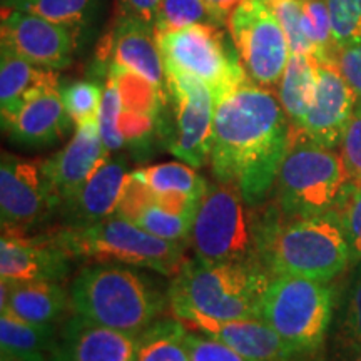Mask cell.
I'll use <instances>...</instances> for the list:
<instances>
[{
    "mask_svg": "<svg viewBox=\"0 0 361 361\" xmlns=\"http://www.w3.org/2000/svg\"><path fill=\"white\" fill-rule=\"evenodd\" d=\"M271 274L258 263L186 259L168 288L169 310L186 326L261 318Z\"/></svg>",
    "mask_w": 361,
    "mask_h": 361,
    "instance_id": "obj_2",
    "label": "cell"
},
{
    "mask_svg": "<svg viewBox=\"0 0 361 361\" xmlns=\"http://www.w3.org/2000/svg\"><path fill=\"white\" fill-rule=\"evenodd\" d=\"M351 186L340 152L293 133L274 191L283 219L311 218L338 209Z\"/></svg>",
    "mask_w": 361,
    "mask_h": 361,
    "instance_id": "obj_6",
    "label": "cell"
},
{
    "mask_svg": "<svg viewBox=\"0 0 361 361\" xmlns=\"http://www.w3.org/2000/svg\"><path fill=\"white\" fill-rule=\"evenodd\" d=\"M186 333V324L174 316L156 319L137 335V361H191Z\"/></svg>",
    "mask_w": 361,
    "mask_h": 361,
    "instance_id": "obj_29",
    "label": "cell"
},
{
    "mask_svg": "<svg viewBox=\"0 0 361 361\" xmlns=\"http://www.w3.org/2000/svg\"><path fill=\"white\" fill-rule=\"evenodd\" d=\"M228 30L251 82L274 89L291 49L278 17L266 0H245L228 19Z\"/></svg>",
    "mask_w": 361,
    "mask_h": 361,
    "instance_id": "obj_10",
    "label": "cell"
},
{
    "mask_svg": "<svg viewBox=\"0 0 361 361\" xmlns=\"http://www.w3.org/2000/svg\"><path fill=\"white\" fill-rule=\"evenodd\" d=\"M128 174L126 157H107L82 188L59 207L64 226H89L116 214Z\"/></svg>",
    "mask_w": 361,
    "mask_h": 361,
    "instance_id": "obj_19",
    "label": "cell"
},
{
    "mask_svg": "<svg viewBox=\"0 0 361 361\" xmlns=\"http://www.w3.org/2000/svg\"><path fill=\"white\" fill-rule=\"evenodd\" d=\"M168 92L174 102L176 134L171 152L191 168H202L211 157L216 99L206 84L184 72L166 69Z\"/></svg>",
    "mask_w": 361,
    "mask_h": 361,
    "instance_id": "obj_11",
    "label": "cell"
},
{
    "mask_svg": "<svg viewBox=\"0 0 361 361\" xmlns=\"http://www.w3.org/2000/svg\"><path fill=\"white\" fill-rule=\"evenodd\" d=\"M61 207L42 173V162L2 154L0 164V221L2 229L25 231L37 228Z\"/></svg>",
    "mask_w": 361,
    "mask_h": 361,
    "instance_id": "obj_12",
    "label": "cell"
},
{
    "mask_svg": "<svg viewBox=\"0 0 361 361\" xmlns=\"http://www.w3.org/2000/svg\"><path fill=\"white\" fill-rule=\"evenodd\" d=\"M107 75L116 80L121 96L119 133L126 142H142L154 133L168 96L142 75L123 67L109 66Z\"/></svg>",
    "mask_w": 361,
    "mask_h": 361,
    "instance_id": "obj_20",
    "label": "cell"
},
{
    "mask_svg": "<svg viewBox=\"0 0 361 361\" xmlns=\"http://www.w3.org/2000/svg\"><path fill=\"white\" fill-rule=\"evenodd\" d=\"M71 256L52 233L29 234L2 229L0 276L7 281H62L71 269Z\"/></svg>",
    "mask_w": 361,
    "mask_h": 361,
    "instance_id": "obj_14",
    "label": "cell"
},
{
    "mask_svg": "<svg viewBox=\"0 0 361 361\" xmlns=\"http://www.w3.org/2000/svg\"><path fill=\"white\" fill-rule=\"evenodd\" d=\"M194 329L223 341L251 361H290L295 358L293 351L263 318H243L224 323L207 322L197 324Z\"/></svg>",
    "mask_w": 361,
    "mask_h": 361,
    "instance_id": "obj_25",
    "label": "cell"
},
{
    "mask_svg": "<svg viewBox=\"0 0 361 361\" xmlns=\"http://www.w3.org/2000/svg\"><path fill=\"white\" fill-rule=\"evenodd\" d=\"M196 24H218L204 0H161L154 22L156 32L186 29Z\"/></svg>",
    "mask_w": 361,
    "mask_h": 361,
    "instance_id": "obj_31",
    "label": "cell"
},
{
    "mask_svg": "<svg viewBox=\"0 0 361 361\" xmlns=\"http://www.w3.org/2000/svg\"><path fill=\"white\" fill-rule=\"evenodd\" d=\"M356 109V96L336 62H319L318 89L300 129L293 130L328 149L341 144L348 123Z\"/></svg>",
    "mask_w": 361,
    "mask_h": 361,
    "instance_id": "obj_15",
    "label": "cell"
},
{
    "mask_svg": "<svg viewBox=\"0 0 361 361\" xmlns=\"http://www.w3.org/2000/svg\"><path fill=\"white\" fill-rule=\"evenodd\" d=\"M52 236L72 259L121 263L164 276H176L186 263L184 243L157 238L119 214L89 226H61Z\"/></svg>",
    "mask_w": 361,
    "mask_h": 361,
    "instance_id": "obj_5",
    "label": "cell"
},
{
    "mask_svg": "<svg viewBox=\"0 0 361 361\" xmlns=\"http://www.w3.org/2000/svg\"><path fill=\"white\" fill-rule=\"evenodd\" d=\"M353 361H361V351H360V353H358V355H356V356H355V358H353Z\"/></svg>",
    "mask_w": 361,
    "mask_h": 361,
    "instance_id": "obj_45",
    "label": "cell"
},
{
    "mask_svg": "<svg viewBox=\"0 0 361 361\" xmlns=\"http://www.w3.org/2000/svg\"><path fill=\"white\" fill-rule=\"evenodd\" d=\"M2 47L39 67L64 69L72 61L74 32L35 13L4 7Z\"/></svg>",
    "mask_w": 361,
    "mask_h": 361,
    "instance_id": "obj_13",
    "label": "cell"
},
{
    "mask_svg": "<svg viewBox=\"0 0 361 361\" xmlns=\"http://www.w3.org/2000/svg\"><path fill=\"white\" fill-rule=\"evenodd\" d=\"M72 311L90 322L137 336L169 308L168 293L128 264L94 263L72 279Z\"/></svg>",
    "mask_w": 361,
    "mask_h": 361,
    "instance_id": "obj_4",
    "label": "cell"
},
{
    "mask_svg": "<svg viewBox=\"0 0 361 361\" xmlns=\"http://www.w3.org/2000/svg\"><path fill=\"white\" fill-rule=\"evenodd\" d=\"M144 231L168 241L186 243L191 238L194 216L178 214L168 209L159 197L142 180L128 174L123 194H121L117 213Z\"/></svg>",
    "mask_w": 361,
    "mask_h": 361,
    "instance_id": "obj_21",
    "label": "cell"
},
{
    "mask_svg": "<svg viewBox=\"0 0 361 361\" xmlns=\"http://www.w3.org/2000/svg\"><path fill=\"white\" fill-rule=\"evenodd\" d=\"M303 24L306 37L313 44L319 62H335L338 49L333 42L331 17L326 0H303Z\"/></svg>",
    "mask_w": 361,
    "mask_h": 361,
    "instance_id": "obj_32",
    "label": "cell"
},
{
    "mask_svg": "<svg viewBox=\"0 0 361 361\" xmlns=\"http://www.w3.org/2000/svg\"><path fill=\"white\" fill-rule=\"evenodd\" d=\"M109 156L97 123L78 126L71 141L42 162V173L62 204L82 188Z\"/></svg>",
    "mask_w": 361,
    "mask_h": 361,
    "instance_id": "obj_18",
    "label": "cell"
},
{
    "mask_svg": "<svg viewBox=\"0 0 361 361\" xmlns=\"http://www.w3.org/2000/svg\"><path fill=\"white\" fill-rule=\"evenodd\" d=\"M92 0H6L4 7L35 13L71 30L79 29Z\"/></svg>",
    "mask_w": 361,
    "mask_h": 361,
    "instance_id": "obj_30",
    "label": "cell"
},
{
    "mask_svg": "<svg viewBox=\"0 0 361 361\" xmlns=\"http://www.w3.org/2000/svg\"><path fill=\"white\" fill-rule=\"evenodd\" d=\"M59 85L54 69H45L2 47L0 59V112L4 129H8L24 104L35 94Z\"/></svg>",
    "mask_w": 361,
    "mask_h": 361,
    "instance_id": "obj_26",
    "label": "cell"
},
{
    "mask_svg": "<svg viewBox=\"0 0 361 361\" xmlns=\"http://www.w3.org/2000/svg\"><path fill=\"white\" fill-rule=\"evenodd\" d=\"M166 69L192 75L214 94L216 104L250 80L233 40L218 24H196L186 29L156 32Z\"/></svg>",
    "mask_w": 361,
    "mask_h": 361,
    "instance_id": "obj_9",
    "label": "cell"
},
{
    "mask_svg": "<svg viewBox=\"0 0 361 361\" xmlns=\"http://www.w3.org/2000/svg\"><path fill=\"white\" fill-rule=\"evenodd\" d=\"M335 47L361 44V0H326Z\"/></svg>",
    "mask_w": 361,
    "mask_h": 361,
    "instance_id": "obj_34",
    "label": "cell"
},
{
    "mask_svg": "<svg viewBox=\"0 0 361 361\" xmlns=\"http://www.w3.org/2000/svg\"><path fill=\"white\" fill-rule=\"evenodd\" d=\"M161 0H119L121 16H129L154 27Z\"/></svg>",
    "mask_w": 361,
    "mask_h": 361,
    "instance_id": "obj_42",
    "label": "cell"
},
{
    "mask_svg": "<svg viewBox=\"0 0 361 361\" xmlns=\"http://www.w3.org/2000/svg\"><path fill=\"white\" fill-rule=\"evenodd\" d=\"M341 157L345 162L346 173H348L350 184L360 186L361 184V107H356L351 116L348 128L343 134Z\"/></svg>",
    "mask_w": 361,
    "mask_h": 361,
    "instance_id": "obj_40",
    "label": "cell"
},
{
    "mask_svg": "<svg viewBox=\"0 0 361 361\" xmlns=\"http://www.w3.org/2000/svg\"><path fill=\"white\" fill-rule=\"evenodd\" d=\"M261 263L273 276L331 283L351 264L336 209L300 219L261 221Z\"/></svg>",
    "mask_w": 361,
    "mask_h": 361,
    "instance_id": "obj_3",
    "label": "cell"
},
{
    "mask_svg": "<svg viewBox=\"0 0 361 361\" xmlns=\"http://www.w3.org/2000/svg\"><path fill=\"white\" fill-rule=\"evenodd\" d=\"M130 174L142 180L173 213L194 216V218L209 188L206 179L183 161L139 168Z\"/></svg>",
    "mask_w": 361,
    "mask_h": 361,
    "instance_id": "obj_22",
    "label": "cell"
},
{
    "mask_svg": "<svg viewBox=\"0 0 361 361\" xmlns=\"http://www.w3.org/2000/svg\"><path fill=\"white\" fill-rule=\"evenodd\" d=\"M119 114H121V96L116 80L107 75V82L104 85L101 109H99V134H101L104 146L109 152L121 151L124 147V137L119 133Z\"/></svg>",
    "mask_w": 361,
    "mask_h": 361,
    "instance_id": "obj_37",
    "label": "cell"
},
{
    "mask_svg": "<svg viewBox=\"0 0 361 361\" xmlns=\"http://www.w3.org/2000/svg\"><path fill=\"white\" fill-rule=\"evenodd\" d=\"M343 78L350 84L356 96V107H361V44L340 49L335 59Z\"/></svg>",
    "mask_w": 361,
    "mask_h": 361,
    "instance_id": "obj_41",
    "label": "cell"
},
{
    "mask_svg": "<svg viewBox=\"0 0 361 361\" xmlns=\"http://www.w3.org/2000/svg\"><path fill=\"white\" fill-rule=\"evenodd\" d=\"M0 311L40 324H57L72 311L71 295L57 281H7L0 286Z\"/></svg>",
    "mask_w": 361,
    "mask_h": 361,
    "instance_id": "obj_23",
    "label": "cell"
},
{
    "mask_svg": "<svg viewBox=\"0 0 361 361\" xmlns=\"http://www.w3.org/2000/svg\"><path fill=\"white\" fill-rule=\"evenodd\" d=\"M11 361H49L47 353H32V355H27L22 356V358H16Z\"/></svg>",
    "mask_w": 361,
    "mask_h": 361,
    "instance_id": "obj_44",
    "label": "cell"
},
{
    "mask_svg": "<svg viewBox=\"0 0 361 361\" xmlns=\"http://www.w3.org/2000/svg\"><path fill=\"white\" fill-rule=\"evenodd\" d=\"M184 343L191 361H251L246 356L239 355L231 346L207 335H197L189 331L184 336Z\"/></svg>",
    "mask_w": 361,
    "mask_h": 361,
    "instance_id": "obj_39",
    "label": "cell"
},
{
    "mask_svg": "<svg viewBox=\"0 0 361 361\" xmlns=\"http://www.w3.org/2000/svg\"><path fill=\"white\" fill-rule=\"evenodd\" d=\"M336 291L329 283L298 276H273L266 288L261 318L295 356L322 348L335 311Z\"/></svg>",
    "mask_w": 361,
    "mask_h": 361,
    "instance_id": "obj_8",
    "label": "cell"
},
{
    "mask_svg": "<svg viewBox=\"0 0 361 361\" xmlns=\"http://www.w3.org/2000/svg\"><path fill=\"white\" fill-rule=\"evenodd\" d=\"M290 139L291 123L274 89L247 80L216 104L211 173L258 207L274 188Z\"/></svg>",
    "mask_w": 361,
    "mask_h": 361,
    "instance_id": "obj_1",
    "label": "cell"
},
{
    "mask_svg": "<svg viewBox=\"0 0 361 361\" xmlns=\"http://www.w3.org/2000/svg\"><path fill=\"white\" fill-rule=\"evenodd\" d=\"M338 343L343 353L351 358L361 351V263L355 264Z\"/></svg>",
    "mask_w": 361,
    "mask_h": 361,
    "instance_id": "obj_35",
    "label": "cell"
},
{
    "mask_svg": "<svg viewBox=\"0 0 361 361\" xmlns=\"http://www.w3.org/2000/svg\"><path fill=\"white\" fill-rule=\"evenodd\" d=\"M241 2H245V0H204L207 8L219 25H228L229 16Z\"/></svg>",
    "mask_w": 361,
    "mask_h": 361,
    "instance_id": "obj_43",
    "label": "cell"
},
{
    "mask_svg": "<svg viewBox=\"0 0 361 361\" xmlns=\"http://www.w3.org/2000/svg\"><path fill=\"white\" fill-rule=\"evenodd\" d=\"M99 61L123 67L142 75L168 96L166 67L162 61L156 30L152 25L129 16H121L114 29L101 40L97 49Z\"/></svg>",
    "mask_w": 361,
    "mask_h": 361,
    "instance_id": "obj_17",
    "label": "cell"
},
{
    "mask_svg": "<svg viewBox=\"0 0 361 361\" xmlns=\"http://www.w3.org/2000/svg\"><path fill=\"white\" fill-rule=\"evenodd\" d=\"M47 358L49 361H137V336L74 313L62 322Z\"/></svg>",
    "mask_w": 361,
    "mask_h": 361,
    "instance_id": "obj_16",
    "label": "cell"
},
{
    "mask_svg": "<svg viewBox=\"0 0 361 361\" xmlns=\"http://www.w3.org/2000/svg\"><path fill=\"white\" fill-rule=\"evenodd\" d=\"M62 101L72 123L78 126L97 123L104 89L96 82L79 80L61 90Z\"/></svg>",
    "mask_w": 361,
    "mask_h": 361,
    "instance_id": "obj_33",
    "label": "cell"
},
{
    "mask_svg": "<svg viewBox=\"0 0 361 361\" xmlns=\"http://www.w3.org/2000/svg\"><path fill=\"white\" fill-rule=\"evenodd\" d=\"M57 324H40L2 311L0 313V361L32 353H49L57 340Z\"/></svg>",
    "mask_w": 361,
    "mask_h": 361,
    "instance_id": "obj_28",
    "label": "cell"
},
{
    "mask_svg": "<svg viewBox=\"0 0 361 361\" xmlns=\"http://www.w3.org/2000/svg\"><path fill=\"white\" fill-rule=\"evenodd\" d=\"M266 2L273 8L274 16L278 17L286 34L291 54H310L316 57L313 44L305 32L303 0H266Z\"/></svg>",
    "mask_w": 361,
    "mask_h": 361,
    "instance_id": "obj_36",
    "label": "cell"
},
{
    "mask_svg": "<svg viewBox=\"0 0 361 361\" xmlns=\"http://www.w3.org/2000/svg\"><path fill=\"white\" fill-rule=\"evenodd\" d=\"M236 184H209L191 229L197 259L211 263H261V219ZM264 268V266H263Z\"/></svg>",
    "mask_w": 361,
    "mask_h": 361,
    "instance_id": "obj_7",
    "label": "cell"
},
{
    "mask_svg": "<svg viewBox=\"0 0 361 361\" xmlns=\"http://www.w3.org/2000/svg\"><path fill=\"white\" fill-rule=\"evenodd\" d=\"M318 59L310 54H291L276 85V94L293 130L300 129L310 107L313 106L318 89Z\"/></svg>",
    "mask_w": 361,
    "mask_h": 361,
    "instance_id": "obj_27",
    "label": "cell"
},
{
    "mask_svg": "<svg viewBox=\"0 0 361 361\" xmlns=\"http://www.w3.org/2000/svg\"><path fill=\"white\" fill-rule=\"evenodd\" d=\"M336 211L350 247L351 264L355 266L361 263V184H351Z\"/></svg>",
    "mask_w": 361,
    "mask_h": 361,
    "instance_id": "obj_38",
    "label": "cell"
},
{
    "mask_svg": "<svg viewBox=\"0 0 361 361\" xmlns=\"http://www.w3.org/2000/svg\"><path fill=\"white\" fill-rule=\"evenodd\" d=\"M71 123L61 89L56 85L30 97L7 130L16 142L39 147L57 142L67 133Z\"/></svg>",
    "mask_w": 361,
    "mask_h": 361,
    "instance_id": "obj_24",
    "label": "cell"
}]
</instances>
